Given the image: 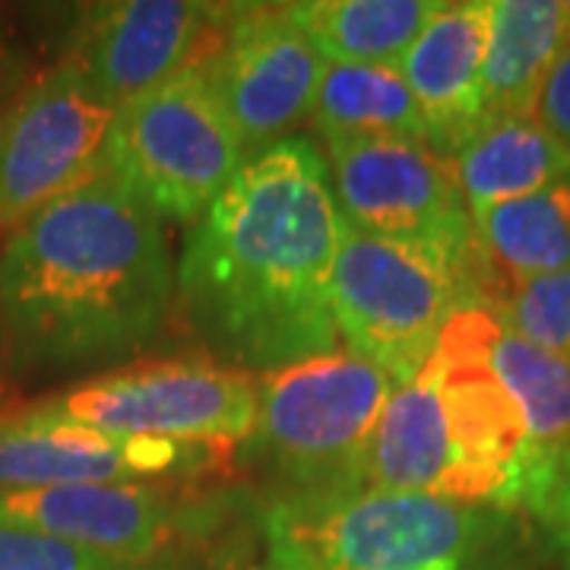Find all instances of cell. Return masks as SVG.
<instances>
[{
    "label": "cell",
    "mask_w": 570,
    "mask_h": 570,
    "mask_svg": "<svg viewBox=\"0 0 570 570\" xmlns=\"http://www.w3.org/2000/svg\"><path fill=\"white\" fill-rule=\"evenodd\" d=\"M532 118L570 153V36L539 86V96L532 102Z\"/></svg>",
    "instance_id": "cb8c5ba5"
},
{
    "label": "cell",
    "mask_w": 570,
    "mask_h": 570,
    "mask_svg": "<svg viewBox=\"0 0 570 570\" xmlns=\"http://www.w3.org/2000/svg\"><path fill=\"white\" fill-rule=\"evenodd\" d=\"M396 384L346 348L257 374V425L247 438L288 494L365 485L367 448Z\"/></svg>",
    "instance_id": "5b68a950"
},
{
    "label": "cell",
    "mask_w": 570,
    "mask_h": 570,
    "mask_svg": "<svg viewBox=\"0 0 570 570\" xmlns=\"http://www.w3.org/2000/svg\"><path fill=\"white\" fill-rule=\"evenodd\" d=\"M469 216L489 307L517 285L570 266V178Z\"/></svg>",
    "instance_id": "e0dca14e"
},
{
    "label": "cell",
    "mask_w": 570,
    "mask_h": 570,
    "mask_svg": "<svg viewBox=\"0 0 570 570\" xmlns=\"http://www.w3.org/2000/svg\"><path fill=\"white\" fill-rule=\"evenodd\" d=\"M530 513L539 520L558 561L570 570V466L551 482Z\"/></svg>",
    "instance_id": "d4e9b609"
},
{
    "label": "cell",
    "mask_w": 570,
    "mask_h": 570,
    "mask_svg": "<svg viewBox=\"0 0 570 570\" xmlns=\"http://www.w3.org/2000/svg\"><path fill=\"white\" fill-rule=\"evenodd\" d=\"M346 228L317 146H266L187 235L175 266L184 321L247 374L336 352L333 269Z\"/></svg>",
    "instance_id": "6da1fadb"
},
{
    "label": "cell",
    "mask_w": 570,
    "mask_h": 570,
    "mask_svg": "<svg viewBox=\"0 0 570 570\" xmlns=\"http://www.w3.org/2000/svg\"><path fill=\"white\" fill-rule=\"evenodd\" d=\"M269 561L298 570H520L513 510L425 491L285 494L264 513Z\"/></svg>",
    "instance_id": "3957f363"
},
{
    "label": "cell",
    "mask_w": 570,
    "mask_h": 570,
    "mask_svg": "<svg viewBox=\"0 0 570 570\" xmlns=\"http://www.w3.org/2000/svg\"><path fill=\"white\" fill-rule=\"evenodd\" d=\"M225 17L228 7L187 0L108 3L89 17L70 61L108 102L124 108L204 61Z\"/></svg>",
    "instance_id": "5bb4252c"
},
{
    "label": "cell",
    "mask_w": 570,
    "mask_h": 570,
    "mask_svg": "<svg viewBox=\"0 0 570 570\" xmlns=\"http://www.w3.org/2000/svg\"><path fill=\"white\" fill-rule=\"evenodd\" d=\"M466 305H485L479 254L346 228L333 269L340 343L381 367L396 387L425 367L448 321Z\"/></svg>",
    "instance_id": "277c9868"
},
{
    "label": "cell",
    "mask_w": 570,
    "mask_h": 570,
    "mask_svg": "<svg viewBox=\"0 0 570 570\" xmlns=\"http://www.w3.org/2000/svg\"><path fill=\"white\" fill-rule=\"evenodd\" d=\"M261 570H298V568H288V564H279V561H269V564Z\"/></svg>",
    "instance_id": "484cf974"
},
{
    "label": "cell",
    "mask_w": 570,
    "mask_h": 570,
    "mask_svg": "<svg viewBox=\"0 0 570 570\" xmlns=\"http://www.w3.org/2000/svg\"><path fill=\"white\" fill-rule=\"evenodd\" d=\"M494 311L530 343L570 358V266L517 285Z\"/></svg>",
    "instance_id": "7402d4cb"
},
{
    "label": "cell",
    "mask_w": 570,
    "mask_h": 570,
    "mask_svg": "<svg viewBox=\"0 0 570 570\" xmlns=\"http://www.w3.org/2000/svg\"><path fill=\"white\" fill-rule=\"evenodd\" d=\"M489 29L491 0L441 3L396 63L425 118L428 142L448 159L479 127V82Z\"/></svg>",
    "instance_id": "9a60e30c"
},
{
    "label": "cell",
    "mask_w": 570,
    "mask_h": 570,
    "mask_svg": "<svg viewBox=\"0 0 570 570\" xmlns=\"http://www.w3.org/2000/svg\"><path fill=\"white\" fill-rule=\"evenodd\" d=\"M121 108L61 61L0 111V232L111 168Z\"/></svg>",
    "instance_id": "ba28073f"
},
{
    "label": "cell",
    "mask_w": 570,
    "mask_h": 570,
    "mask_svg": "<svg viewBox=\"0 0 570 570\" xmlns=\"http://www.w3.org/2000/svg\"><path fill=\"white\" fill-rule=\"evenodd\" d=\"M326 168L348 228L475 254L472 216L450 159L419 137L326 142Z\"/></svg>",
    "instance_id": "30bf717a"
},
{
    "label": "cell",
    "mask_w": 570,
    "mask_h": 570,
    "mask_svg": "<svg viewBox=\"0 0 570 570\" xmlns=\"http://www.w3.org/2000/svg\"><path fill=\"white\" fill-rule=\"evenodd\" d=\"M485 352L494 374L527 419L530 479L523 510H532L551 482L570 466V358L535 346L510 330L494 307H489L485 321Z\"/></svg>",
    "instance_id": "2e32d148"
},
{
    "label": "cell",
    "mask_w": 570,
    "mask_h": 570,
    "mask_svg": "<svg viewBox=\"0 0 570 570\" xmlns=\"http://www.w3.org/2000/svg\"><path fill=\"white\" fill-rule=\"evenodd\" d=\"M0 570H175L142 568L55 535L0 523Z\"/></svg>",
    "instance_id": "603a6c76"
},
{
    "label": "cell",
    "mask_w": 570,
    "mask_h": 570,
    "mask_svg": "<svg viewBox=\"0 0 570 570\" xmlns=\"http://www.w3.org/2000/svg\"><path fill=\"white\" fill-rule=\"evenodd\" d=\"M489 305L460 307L422 367L456 466V501L520 510L530 479L527 419L485 352Z\"/></svg>",
    "instance_id": "9c48e42d"
},
{
    "label": "cell",
    "mask_w": 570,
    "mask_h": 570,
    "mask_svg": "<svg viewBox=\"0 0 570 570\" xmlns=\"http://www.w3.org/2000/svg\"><path fill=\"white\" fill-rule=\"evenodd\" d=\"M250 159L200 63L127 102L111 168L159 219L197 223Z\"/></svg>",
    "instance_id": "8992f818"
},
{
    "label": "cell",
    "mask_w": 570,
    "mask_h": 570,
    "mask_svg": "<svg viewBox=\"0 0 570 570\" xmlns=\"http://www.w3.org/2000/svg\"><path fill=\"white\" fill-rule=\"evenodd\" d=\"M469 213L570 178V153L532 115L475 127L450 156Z\"/></svg>",
    "instance_id": "d6986e66"
},
{
    "label": "cell",
    "mask_w": 570,
    "mask_h": 570,
    "mask_svg": "<svg viewBox=\"0 0 570 570\" xmlns=\"http://www.w3.org/2000/svg\"><path fill=\"white\" fill-rule=\"evenodd\" d=\"M568 36L570 3L491 0L489 48L479 82V127L532 115L539 86Z\"/></svg>",
    "instance_id": "ac0fdd59"
},
{
    "label": "cell",
    "mask_w": 570,
    "mask_h": 570,
    "mask_svg": "<svg viewBox=\"0 0 570 570\" xmlns=\"http://www.w3.org/2000/svg\"><path fill=\"white\" fill-rule=\"evenodd\" d=\"M0 400H3V384H0Z\"/></svg>",
    "instance_id": "4316f807"
},
{
    "label": "cell",
    "mask_w": 570,
    "mask_h": 570,
    "mask_svg": "<svg viewBox=\"0 0 570 570\" xmlns=\"http://www.w3.org/2000/svg\"><path fill=\"white\" fill-rule=\"evenodd\" d=\"M219 520V508L153 482L0 491V523L45 532L127 564L175 568V554Z\"/></svg>",
    "instance_id": "8fae6325"
},
{
    "label": "cell",
    "mask_w": 570,
    "mask_h": 570,
    "mask_svg": "<svg viewBox=\"0 0 570 570\" xmlns=\"http://www.w3.org/2000/svg\"><path fill=\"white\" fill-rule=\"evenodd\" d=\"M223 448L118 434L39 406L0 419V491L184 479L219 466Z\"/></svg>",
    "instance_id": "4fadbf2b"
},
{
    "label": "cell",
    "mask_w": 570,
    "mask_h": 570,
    "mask_svg": "<svg viewBox=\"0 0 570 570\" xmlns=\"http://www.w3.org/2000/svg\"><path fill=\"white\" fill-rule=\"evenodd\" d=\"M311 121L326 142L381 137L428 140L425 118L396 67L326 61Z\"/></svg>",
    "instance_id": "44dd1931"
},
{
    "label": "cell",
    "mask_w": 570,
    "mask_h": 570,
    "mask_svg": "<svg viewBox=\"0 0 570 570\" xmlns=\"http://www.w3.org/2000/svg\"><path fill=\"white\" fill-rule=\"evenodd\" d=\"M171 302L165 223L108 168L7 232L0 365L22 377L115 371L159 340Z\"/></svg>",
    "instance_id": "7a4b0ae2"
},
{
    "label": "cell",
    "mask_w": 570,
    "mask_h": 570,
    "mask_svg": "<svg viewBox=\"0 0 570 570\" xmlns=\"http://www.w3.org/2000/svg\"><path fill=\"white\" fill-rule=\"evenodd\" d=\"M324 55L283 7H228L216 48L200 61L247 156L292 137L311 118Z\"/></svg>",
    "instance_id": "7c38bea8"
},
{
    "label": "cell",
    "mask_w": 570,
    "mask_h": 570,
    "mask_svg": "<svg viewBox=\"0 0 570 570\" xmlns=\"http://www.w3.org/2000/svg\"><path fill=\"white\" fill-rule=\"evenodd\" d=\"M441 0H305L288 3L324 61L396 67Z\"/></svg>",
    "instance_id": "ffe728a7"
},
{
    "label": "cell",
    "mask_w": 570,
    "mask_h": 570,
    "mask_svg": "<svg viewBox=\"0 0 570 570\" xmlns=\"http://www.w3.org/2000/svg\"><path fill=\"white\" fill-rule=\"evenodd\" d=\"M51 415L118 434L228 448L257 425V374L204 355L134 362L36 403Z\"/></svg>",
    "instance_id": "52a82bcc"
}]
</instances>
